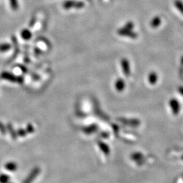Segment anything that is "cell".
I'll return each mask as SVG.
<instances>
[{
	"label": "cell",
	"mask_w": 183,
	"mask_h": 183,
	"mask_svg": "<svg viewBox=\"0 0 183 183\" xmlns=\"http://www.w3.org/2000/svg\"><path fill=\"white\" fill-rule=\"evenodd\" d=\"M134 26L132 23H128L126 25L124 26V27L119 30L118 33L120 35L126 36V37H130L132 38H135L136 37V33L135 34L132 31Z\"/></svg>",
	"instance_id": "cell-1"
},
{
	"label": "cell",
	"mask_w": 183,
	"mask_h": 183,
	"mask_svg": "<svg viewBox=\"0 0 183 183\" xmlns=\"http://www.w3.org/2000/svg\"><path fill=\"white\" fill-rule=\"evenodd\" d=\"M1 77L4 79H6L8 81H10L12 82H17L19 83H22L23 82V79L21 77H16L14 76V75L8 73L7 71H4L2 73Z\"/></svg>",
	"instance_id": "cell-2"
},
{
	"label": "cell",
	"mask_w": 183,
	"mask_h": 183,
	"mask_svg": "<svg viewBox=\"0 0 183 183\" xmlns=\"http://www.w3.org/2000/svg\"><path fill=\"white\" fill-rule=\"evenodd\" d=\"M84 6V4L82 2H76L73 0H68V1L65 2L63 4V8L66 10H69L71 8H82Z\"/></svg>",
	"instance_id": "cell-3"
},
{
	"label": "cell",
	"mask_w": 183,
	"mask_h": 183,
	"mask_svg": "<svg viewBox=\"0 0 183 183\" xmlns=\"http://www.w3.org/2000/svg\"><path fill=\"white\" fill-rule=\"evenodd\" d=\"M41 170L39 167H35L33 169L31 170V172L29 173V176L24 180L23 183H32L34 180L36 178L39 174H40Z\"/></svg>",
	"instance_id": "cell-4"
},
{
	"label": "cell",
	"mask_w": 183,
	"mask_h": 183,
	"mask_svg": "<svg viewBox=\"0 0 183 183\" xmlns=\"http://www.w3.org/2000/svg\"><path fill=\"white\" fill-rule=\"evenodd\" d=\"M170 106L171 107L173 113L174 115H177L181 110V105L180 103H178V100H176V99H172L170 101Z\"/></svg>",
	"instance_id": "cell-5"
},
{
	"label": "cell",
	"mask_w": 183,
	"mask_h": 183,
	"mask_svg": "<svg viewBox=\"0 0 183 183\" xmlns=\"http://www.w3.org/2000/svg\"><path fill=\"white\" fill-rule=\"evenodd\" d=\"M121 67L124 73L126 76L130 75V64L126 59H123L121 61Z\"/></svg>",
	"instance_id": "cell-6"
},
{
	"label": "cell",
	"mask_w": 183,
	"mask_h": 183,
	"mask_svg": "<svg viewBox=\"0 0 183 183\" xmlns=\"http://www.w3.org/2000/svg\"><path fill=\"white\" fill-rule=\"evenodd\" d=\"M5 168L10 172H14L18 168V165L14 161H9L5 164Z\"/></svg>",
	"instance_id": "cell-7"
},
{
	"label": "cell",
	"mask_w": 183,
	"mask_h": 183,
	"mask_svg": "<svg viewBox=\"0 0 183 183\" xmlns=\"http://www.w3.org/2000/svg\"><path fill=\"white\" fill-rule=\"evenodd\" d=\"M125 83L124 82V80L121 79H119L116 81L115 82V88L119 92H121L124 90L125 88Z\"/></svg>",
	"instance_id": "cell-8"
},
{
	"label": "cell",
	"mask_w": 183,
	"mask_h": 183,
	"mask_svg": "<svg viewBox=\"0 0 183 183\" xmlns=\"http://www.w3.org/2000/svg\"><path fill=\"white\" fill-rule=\"evenodd\" d=\"M20 35H21V37H23V39H24L25 40H29L32 37L31 32L27 29H23L21 33H20Z\"/></svg>",
	"instance_id": "cell-9"
},
{
	"label": "cell",
	"mask_w": 183,
	"mask_h": 183,
	"mask_svg": "<svg viewBox=\"0 0 183 183\" xmlns=\"http://www.w3.org/2000/svg\"><path fill=\"white\" fill-rule=\"evenodd\" d=\"M160 24H161L160 18L159 16H156L152 20V21L151 23V25L153 28H156V27H157V26H160Z\"/></svg>",
	"instance_id": "cell-10"
},
{
	"label": "cell",
	"mask_w": 183,
	"mask_h": 183,
	"mask_svg": "<svg viewBox=\"0 0 183 183\" xmlns=\"http://www.w3.org/2000/svg\"><path fill=\"white\" fill-rule=\"evenodd\" d=\"M157 81V76L155 73H151L149 76V82L151 84L153 85Z\"/></svg>",
	"instance_id": "cell-11"
},
{
	"label": "cell",
	"mask_w": 183,
	"mask_h": 183,
	"mask_svg": "<svg viewBox=\"0 0 183 183\" xmlns=\"http://www.w3.org/2000/svg\"><path fill=\"white\" fill-rule=\"evenodd\" d=\"M8 130L9 131V132H10L11 136L12 139L14 140V139H16L17 138V133L16 132H15L14 128L12 127V125L10 124H8Z\"/></svg>",
	"instance_id": "cell-12"
},
{
	"label": "cell",
	"mask_w": 183,
	"mask_h": 183,
	"mask_svg": "<svg viewBox=\"0 0 183 183\" xmlns=\"http://www.w3.org/2000/svg\"><path fill=\"white\" fill-rule=\"evenodd\" d=\"M9 182H10V176L5 174H0V183H9Z\"/></svg>",
	"instance_id": "cell-13"
},
{
	"label": "cell",
	"mask_w": 183,
	"mask_h": 183,
	"mask_svg": "<svg viewBox=\"0 0 183 183\" xmlns=\"http://www.w3.org/2000/svg\"><path fill=\"white\" fill-rule=\"evenodd\" d=\"M9 1H10V7L13 10L16 11L19 9V2H18V0H9Z\"/></svg>",
	"instance_id": "cell-14"
},
{
	"label": "cell",
	"mask_w": 183,
	"mask_h": 183,
	"mask_svg": "<svg viewBox=\"0 0 183 183\" xmlns=\"http://www.w3.org/2000/svg\"><path fill=\"white\" fill-rule=\"evenodd\" d=\"M11 48V46L9 44H0V52H7Z\"/></svg>",
	"instance_id": "cell-15"
},
{
	"label": "cell",
	"mask_w": 183,
	"mask_h": 183,
	"mask_svg": "<svg viewBox=\"0 0 183 183\" xmlns=\"http://www.w3.org/2000/svg\"><path fill=\"white\" fill-rule=\"evenodd\" d=\"M175 5L176 8L183 14V3L181 0H176Z\"/></svg>",
	"instance_id": "cell-16"
},
{
	"label": "cell",
	"mask_w": 183,
	"mask_h": 183,
	"mask_svg": "<svg viewBox=\"0 0 183 183\" xmlns=\"http://www.w3.org/2000/svg\"><path fill=\"white\" fill-rule=\"evenodd\" d=\"M35 131V129L33 125L31 124H28L27 125H26V132L27 134H32Z\"/></svg>",
	"instance_id": "cell-17"
},
{
	"label": "cell",
	"mask_w": 183,
	"mask_h": 183,
	"mask_svg": "<svg viewBox=\"0 0 183 183\" xmlns=\"http://www.w3.org/2000/svg\"><path fill=\"white\" fill-rule=\"evenodd\" d=\"M16 133H17V136H20V137H25L26 135V130H24V129H19V130H17V132H16Z\"/></svg>",
	"instance_id": "cell-18"
},
{
	"label": "cell",
	"mask_w": 183,
	"mask_h": 183,
	"mask_svg": "<svg viewBox=\"0 0 183 183\" xmlns=\"http://www.w3.org/2000/svg\"><path fill=\"white\" fill-rule=\"evenodd\" d=\"M0 132L2 134H5L6 133V130H5V126L4 125V124L2 122H0Z\"/></svg>",
	"instance_id": "cell-19"
},
{
	"label": "cell",
	"mask_w": 183,
	"mask_h": 183,
	"mask_svg": "<svg viewBox=\"0 0 183 183\" xmlns=\"http://www.w3.org/2000/svg\"><path fill=\"white\" fill-rule=\"evenodd\" d=\"M178 92L181 93V94L183 96V87H180L178 88Z\"/></svg>",
	"instance_id": "cell-20"
},
{
	"label": "cell",
	"mask_w": 183,
	"mask_h": 183,
	"mask_svg": "<svg viewBox=\"0 0 183 183\" xmlns=\"http://www.w3.org/2000/svg\"><path fill=\"white\" fill-rule=\"evenodd\" d=\"M182 62L183 63V58H182Z\"/></svg>",
	"instance_id": "cell-21"
}]
</instances>
